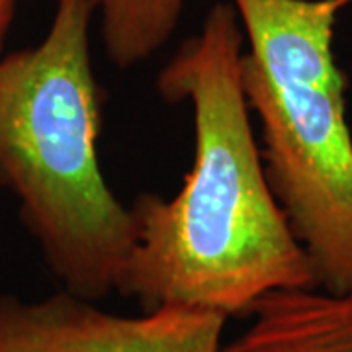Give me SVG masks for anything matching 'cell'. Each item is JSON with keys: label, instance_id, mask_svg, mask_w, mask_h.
I'll return each instance as SVG.
<instances>
[{"label": "cell", "instance_id": "obj_1", "mask_svg": "<svg viewBox=\"0 0 352 352\" xmlns=\"http://www.w3.org/2000/svg\"><path fill=\"white\" fill-rule=\"evenodd\" d=\"M243 39L235 8L219 2L157 76L164 100L192 108L194 161L170 200L143 194L131 208L135 243L116 292L145 311L249 315L270 292L315 286L266 180L243 90Z\"/></svg>", "mask_w": 352, "mask_h": 352}, {"label": "cell", "instance_id": "obj_2", "mask_svg": "<svg viewBox=\"0 0 352 352\" xmlns=\"http://www.w3.org/2000/svg\"><path fill=\"white\" fill-rule=\"evenodd\" d=\"M94 14L96 0H55L41 43L0 57V182L65 292L88 302L118 289L135 243L98 161Z\"/></svg>", "mask_w": 352, "mask_h": 352}, {"label": "cell", "instance_id": "obj_3", "mask_svg": "<svg viewBox=\"0 0 352 352\" xmlns=\"http://www.w3.org/2000/svg\"><path fill=\"white\" fill-rule=\"evenodd\" d=\"M352 0H231L249 51L243 90L263 164L315 286L352 294V131L333 39Z\"/></svg>", "mask_w": 352, "mask_h": 352}, {"label": "cell", "instance_id": "obj_4", "mask_svg": "<svg viewBox=\"0 0 352 352\" xmlns=\"http://www.w3.org/2000/svg\"><path fill=\"white\" fill-rule=\"evenodd\" d=\"M226 321L176 305L126 317L69 292L38 302L0 294V352H219Z\"/></svg>", "mask_w": 352, "mask_h": 352}, {"label": "cell", "instance_id": "obj_5", "mask_svg": "<svg viewBox=\"0 0 352 352\" xmlns=\"http://www.w3.org/2000/svg\"><path fill=\"white\" fill-rule=\"evenodd\" d=\"M252 321L219 352H352V294L319 286L266 294Z\"/></svg>", "mask_w": 352, "mask_h": 352}, {"label": "cell", "instance_id": "obj_6", "mask_svg": "<svg viewBox=\"0 0 352 352\" xmlns=\"http://www.w3.org/2000/svg\"><path fill=\"white\" fill-rule=\"evenodd\" d=\"M186 0H96L104 47L113 65L129 69L149 59L173 36Z\"/></svg>", "mask_w": 352, "mask_h": 352}, {"label": "cell", "instance_id": "obj_7", "mask_svg": "<svg viewBox=\"0 0 352 352\" xmlns=\"http://www.w3.org/2000/svg\"><path fill=\"white\" fill-rule=\"evenodd\" d=\"M14 6H16V0H0V43H2V38L10 25Z\"/></svg>", "mask_w": 352, "mask_h": 352}]
</instances>
